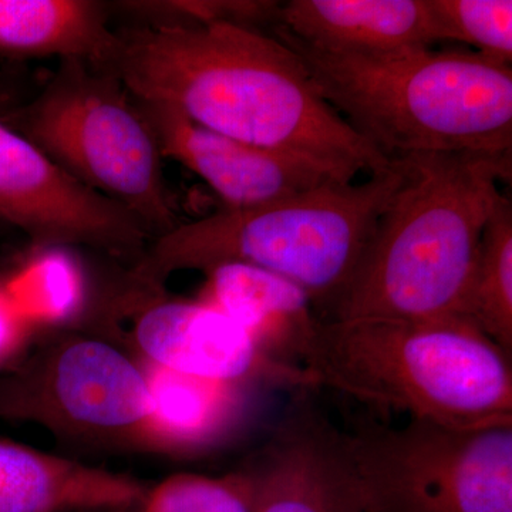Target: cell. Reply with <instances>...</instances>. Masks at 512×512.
<instances>
[{
  "label": "cell",
  "mask_w": 512,
  "mask_h": 512,
  "mask_svg": "<svg viewBox=\"0 0 512 512\" xmlns=\"http://www.w3.org/2000/svg\"><path fill=\"white\" fill-rule=\"evenodd\" d=\"M94 69L134 99L158 101L198 126L328 168L343 183L390 165L320 96L299 57L276 37L227 22L114 32Z\"/></svg>",
  "instance_id": "obj_1"
},
{
  "label": "cell",
  "mask_w": 512,
  "mask_h": 512,
  "mask_svg": "<svg viewBox=\"0 0 512 512\" xmlns=\"http://www.w3.org/2000/svg\"><path fill=\"white\" fill-rule=\"evenodd\" d=\"M392 160L402 181L326 319H457L484 229L511 183L512 151Z\"/></svg>",
  "instance_id": "obj_2"
},
{
  "label": "cell",
  "mask_w": 512,
  "mask_h": 512,
  "mask_svg": "<svg viewBox=\"0 0 512 512\" xmlns=\"http://www.w3.org/2000/svg\"><path fill=\"white\" fill-rule=\"evenodd\" d=\"M330 106L387 160L512 151V70L463 50L332 55L274 32Z\"/></svg>",
  "instance_id": "obj_3"
},
{
  "label": "cell",
  "mask_w": 512,
  "mask_h": 512,
  "mask_svg": "<svg viewBox=\"0 0 512 512\" xmlns=\"http://www.w3.org/2000/svg\"><path fill=\"white\" fill-rule=\"evenodd\" d=\"M301 366L316 386L457 430L512 426L511 355L460 319L320 318Z\"/></svg>",
  "instance_id": "obj_4"
},
{
  "label": "cell",
  "mask_w": 512,
  "mask_h": 512,
  "mask_svg": "<svg viewBox=\"0 0 512 512\" xmlns=\"http://www.w3.org/2000/svg\"><path fill=\"white\" fill-rule=\"evenodd\" d=\"M400 181V165L390 160L363 183L332 181L258 207L221 208L180 222L148 242L130 276L164 288L175 272L205 274L238 262L284 276L330 312Z\"/></svg>",
  "instance_id": "obj_5"
},
{
  "label": "cell",
  "mask_w": 512,
  "mask_h": 512,
  "mask_svg": "<svg viewBox=\"0 0 512 512\" xmlns=\"http://www.w3.org/2000/svg\"><path fill=\"white\" fill-rule=\"evenodd\" d=\"M10 127L74 180L126 208L153 238L180 224L156 137L116 77L60 60Z\"/></svg>",
  "instance_id": "obj_6"
},
{
  "label": "cell",
  "mask_w": 512,
  "mask_h": 512,
  "mask_svg": "<svg viewBox=\"0 0 512 512\" xmlns=\"http://www.w3.org/2000/svg\"><path fill=\"white\" fill-rule=\"evenodd\" d=\"M346 441L365 512H512V426L365 420Z\"/></svg>",
  "instance_id": "obj_7"
},
{
  "label": "cell",
  "mask_w": 512,
  "mask_h": 512,
  "mask_svg": "<svg viewBox=\"0 0 512 512\" xmlns=\"http://www.w3.org/2000/svg\"><path fill=\"white\" fill-rule=\"evenodd\" d=\"M0 420L77 446L153 451L146 376L110 340L60 335L0 373Z\"/></svg>",
  "instance_id": "obj_8"
},
{
  "label": "cell",
  "mask_w": 512,
  "mask_h": 512,
  "mask_svg": "<svg viewBox=\"0 0 512 512\" xmlns=\"http://www.w3.org/2000/svg\"><path fill=\"white\" fill-rule=\"evenodd\" d=\"M128 279L123 295L111 302V328L136 350L138 362L258 390L318 389L303 367L266 355L234 320L207 303L171 299L164 288Z\"/></svg>",
  "instance_id": "obj_9"
},
{
  "label": "cell",
  "mask_w": 512,
  "mask_h": 512,
  "mask_svg": "<svg viewBox=\"0 0 512 512\" xmlns=\"http://www.w3.org/2000/svg\"><path fill=\"white\" fill-rule=\"evenodd\" d=\"M0 217L42 249L79 245L136 262L153 239L126 208L64 173L2 121Z\"/></svg>",
  "instance_id": "obj_10"
},
{
  "label": "cell",
  "mask_w": 512,
  "mask_h": 512,
  "mask_svg": "<svg viewBox=\"0 0 512 512\" xmlns=\"http://www.w3.org/2000/svg\"><path fill=\"white\" fill-rule=\"evenodd\" d=\"M312 393H296L245 467L254 481V512H365L346 431L330 421Z\"/></svg>",
  "instance_id": "obj_11"
},
{
  "label": "cell",
  "mask_w": 512,
  "mask_h": 512,
  "mask_svg": "<svg viewBox=\"0 0 512 512\" xmlns=\"http://www.w3.org/2000/svg\"><path fill=\"white\" fill-rule=\"evenodd\" d=\"M134 100L161 156L198 175L220 197L222 208L258 207L332 181L343 183L323 165L215 133L168 104Z\"/></svg>",
  "instance_id": "obj_12"
},
{
  "label": "cell",
  "mask_w": 512,
  "mask_h": 512,
  "mask_svg": "<svg viewBox=\"0 0 512 512\" xmlns=\"http://www.w3.org/2000/svg\"><path fill=\"white\" fill-rule=\"evenodd\" d=\"M274 32L332 55H384L434 43L427 0H291Z\"/></svg>",
  "instance_id": "obj_13"
},
{
  "label": "cell",
  "mask_w": 512,
  "mask_h": 512,
  "mask_svg": "<svg viewBox=\"0 0 512 512\" xmlns=\"http://www.w3.org/2000/svg\"><path fill=\"white\" fill-rule=\"evenodd\" d=\"M147 493L126 474L0 439V512L120 511Z\"/></svg>",
  "instance_id": "obj_14"
},
{
  "label": "cell",
  "mask_w": 512,
  "mask_h": 512,
  "mask_svg": "<svg viewBox=\"0 0 512 512\" xmlns=\"http://www.w3.org/2000/svg\"><path fill=\"white\" fill-rule=\"evenodd\" d=\"M205 275L200 302L234 320L266 355L301 366L303 349L320 319L301 286L238 262L214 266Z\"/></svg>",
  "instance_id": "obj_15"
},
{
  "label": "cell",
  "mask_w": 512,
  "mask_h": 512,
  "mask_svg": "<svg viewBox=\"0 0 512 512\" xmlns=\"http://www.w3.org/2000/svg\"><path fill=\"white\" fill-rule=\"evenodd\" d=\"M138 362V360H137ZM151 399L153 451L188 456L220 447L244 429L258 389L138 362Z\"/></svg>",
  "instance_id": "obj_16"
},
{
  "label": "cell",
  "mask_w": 512,
  "mask_h": 512,
  "mask_svg": "<svg viewBox=\"0 0 512 512\" xmlns=\"http://www.w3.org/2000/svg\"><path fill=\"white\" fill-rule=\"evenodd\" d=\"M106 6L93 0H0V56L59 57L97 67L113 45Z\"/></svg>",
  "instance_id": "obj_17"
},
{
  "label": "cell",
  "mask_w": 512,
  "mask_h": 512,
  "mask_svg": "<svg viewBox=\"0 0 512 512\" xmlns=\"http://www.w3.org/2000/svg\"><path fill=\"white\" fill-rule=\"evenodd\" d=\"M457 319L512 355V204L505 198L484 229Z\"/></svg>",
  "instance_id": "obj_18"
},
{
  "label": "cell",
  "mask_w": 512,
  "mask_h": 512,
  "mask_svg": "<svg viewBox=\"0 0 512 512\" xmlns=\"http://www.w3.org/2000/svg\"><path fill=\"white\" fill-rule=\"evenodd\" d=\"M0 286L12 308L33 330L63 325L82 308V279L76 266L62 255L33 259Z\"/></svg>",
  "instance_id": "obj_19"
},
{
  "label": "cell",
  "mask_w": 512,
  "mask_h": 512,
  "mask_svg": "<svg viewBox=\"0 0 512 512\" xmlns=\"http://www.w3.org/2000/svg\"><path fill=\"white\" fill-rule=\"evenodd\" d=\"M427 6L434 43H463L477 55L511 66V0H427Z\"/></svg>",
  "instance_id": "obj_20"
},
{
  "label": "cell",
  "mask_w": 512,
  "mask_h": 512,
  "mask_svg": "<svg viewBox=\"0 0 512 512\" xmlns=\"http://www.w3.org/2000/svg\"><path fill=\"white\" fill-rule=\"evenodd\" d=\"M143 512H254L247 468L222 477L180 473L148 490Z\"/></svg>",
  "instance_id": "obj_21"
},
{
  "label": "cell",
  "mask_w": 512,
  "mask_h": 512,
  "mask_svg": "<svg viewBox=\"0 0 512 512\" xmlns=\"http://www.w3.org/2000/svg\"><path fill=\"white\" fill-rule=\"evenodd\" d=\"M33 330L12 308L0 286V373L23 356Z\"/></svg>",
  "instance_id": "obj_22"
}]
</instances>
